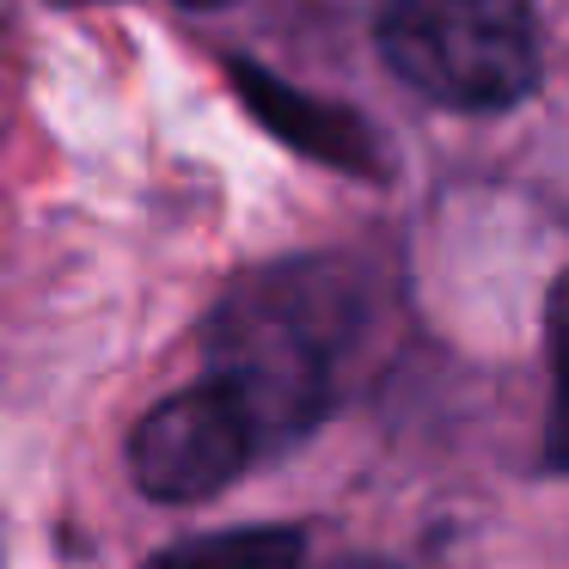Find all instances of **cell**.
I'll return each instance as SVG.
<instances>
[{
  "mask_svg": "<svg viewBox=\"0 0 569 569\" xmlns=\"http://www.w3.org/2000/svg\"><path fill=\"white\" fill-rule=\"evenodd\" d=\"M361 337V276L337 258H288L246 276L209 319V373L246 398L263 453L319 429L337 368Z\"/></svg>",
  "mask_w": 569,
  "mask_h": 569,
  "instance_id": "6da1fadb",
  "label": "cell"
},
{
  "mask_svg": "<svg viewBox=\"0 0 569 569\" xmlns=\"http://www.w3.org/2000/svg\"><path fill=\"white\" fill-rule=\"evenodd\" d=\"M380 50L441 111H515L545 74L532 0H392Z\"/></svg>",
  "mask_w": 569,
  "mask_h": 569,
  "instance_id": "7a4b0ae2",
  "label": "cell"
},
{
  "mask_svg": "<svg viewBox=\"0 0 569 569\" xmlns=\"http://www.w3.org/2000/svg\"><path fill=\"white\" fill-rule=\"evenodd\" d=\"M263 453L246 398L209 373L202 386L160 398L129 435V471L153 502H209Z\"/></svg>",
  "mask_w": 569,
  "mask_h": 569,
  "instance_id": "3957f363",
  "label": "cell"
},
{
  "mask_svg": "<svg viewBox=\"0 0 569 569\" xmlns=\"http://www.w3.org/2000/svg\"><path fill=\"white\" fill-rule=\"evenodd\" d=\"M227 80H233L239 104H246L282 148H295L300 160H319L343 178H386L380 129H373L368 117H356L349 104L300 92L295 80H282L276 68L251 62V56H233V62H227Z\"/></svg>",
  "mask_w": 569,
  "mask_h": 569,
  "instance_id": "277c9868",
  "label": "cell"
},
{
  "mask_svg": "<svg viewBox=\"0 0 569 569\" xmlns=\"http://www.w3.org/2000/svg\"><path fill=\"white\" fill-rule=\"evenodd\" d=\"M148 569H307V532L300 527H233L178 539L148 557Z\"/></svg>",
  "mask_w": 569,
  "mask_h": 569,
  "instance_id": "5b68a950",
  "label": "cell"
},
{
  "mask_svg": "<svg viewBox=\"0 0 569 569\" xmlns=\"http://www.w3.org/2000/svg\"><path fill=\"white\" fill-rule=\"evenodd\" d=\"M545 361H551V405H545V471L569 478V276L545 295Z\"/></svg>",
  "mask_w": 569,
  "mask_h": 569,
  "instance_id": "8992f818",
  "label": "cell"
},
{
  "mask_svg": "<svg viewBox=\"0 0 569 569\" xmlns=\"http://www.w3.org/2000/svg\"><path fill=\"white\" fill-rule=\"evenodd\" d=\"M62 7H87V0H62ZM172 7H190V13H221L233 0H172Z\"/></svg>",
  "mask_w": 569,
  "mask_h": 569,
  "instance_id": "52a82bcc",
  "label": "cell"
},
{
  "mask_svg": "<svg viewBox=\"0 0 569 569\" xmlns=\"http://www.w3.org/2000/svg\"><path fill=\"white\" fill-rule=\"evenodd\" d=\"M337 569H405V563H392V557H343Z\"/></svg>",
  "mask_w": 569,
  "mask_h": 569,
  "instance_id": "ba28073f",
  "label": "cell"
}]
</instances>
